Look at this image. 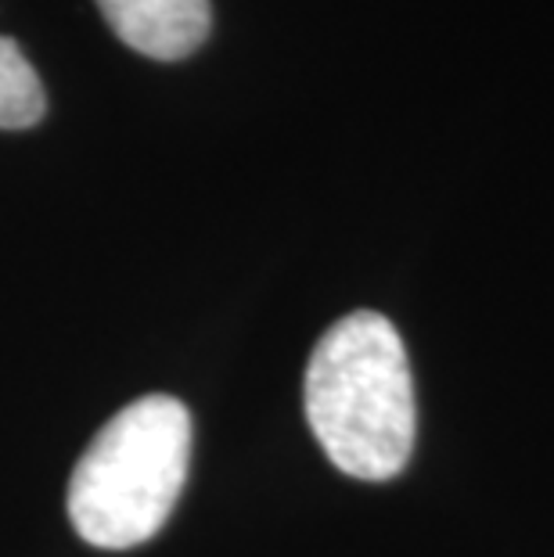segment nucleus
<instances>
[{
  "label": "nucleus",
  "instance_id": "f257e3e1",
  "mask_svg": "<svg viewBox=\"0 0 554 557\" xmlns=\"http://www.w3.org/2000/svg\"><path fill=\"white\" fill-rule=\"evenodd\" d=\"M306 421L349 479L385 482L415 449V385L399 331L382 313L342 317L306 363Z\"/></svg>",
  "mask_w": 554,
  "mask_h": 557
},
{
  "label": "nucleus",
  "instance_id": "20e7f679",
  "mask_svg": "<svg viewBox=\"0 0 554 557\" xmlns=\"http://www.w3.org/2000/svg\"><path fill=\"white\" fill-rule=\"evenodd\" d=\"M47 112V94L37 69L26 62L15 40L0 37V129L37 126Z\"/></svg>",
  "mask_w": 554,
  "mask_h": 557
},
{
  "label": "nucleus",
  "instance_id": "f03ea898",
  "mask_svg": "<svg viewBox=\"0 0 554 557\" xmlns=\"http://www.w3.org/2000/svg\"><path fill=\"white\" fill-rule=\"evenodd\" d=\"M192 465V413L173 396H145L94 435L69 482V518L79 540L130 550L173 515Z\"/></svg>",
  "mask_w": 554,
  "mask_h": 557
},
{
  "label": "nucleus",
  "instance_id": "7ed1b4c3",
  "mask_svg": "<svg viewBox=\"0 0 554 557\" xmlns=\"http://www.w3.org/2000/svg\"><path fill=\"white\" fill-rule=\"evenodd\" d=\"M104 22L126 47L156 62H181L206 44L209 0H98Z\"/></svg>",
  "mask_w": 554,
  "mask_h": 557
}]
</instances>
